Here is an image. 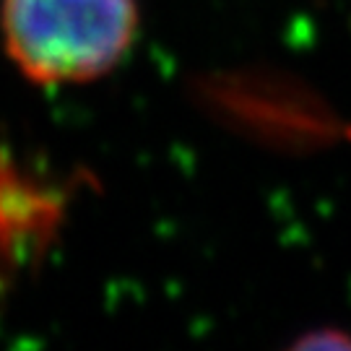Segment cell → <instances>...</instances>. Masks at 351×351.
<instances>
[{
	"instance_id": "6da1fadb",
	"label": "cell",
	"mask_w": 351,
	"mask_h": 351,
	"mask_svg": "<svg viewBox=\"0 0 351 351\" xmlns=\"http://www.w3.org/2000/svg\"><path fill=\"white\" fill-rule=\"evenodd\" d=\"M138 29L136 0H3L0 32L37 84H84L112 71Z\"/></svg>"
}]
</instances>
